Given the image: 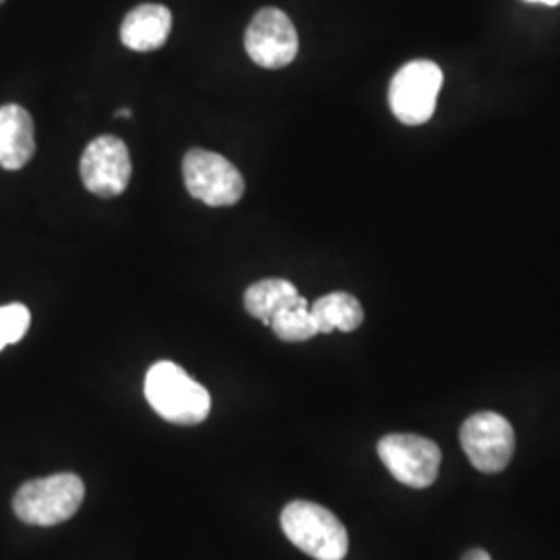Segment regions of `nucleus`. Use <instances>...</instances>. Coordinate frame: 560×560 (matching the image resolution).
Returning <instances> with one entry per match:
<instances>
[{
	"instance_id": "f257e3e1",
	"label": "nucleus",
	"mask_w": 560,
	"mask_h": 560,
	"mask_svg": "<svg viewBox=\"0 0 560 560\" xmlns=\"http://www.w3.org/2000/svg\"><path fill=\"white\" fill-rule=\"evenodd\" d=\"M145 399L171 423L198 425L210 416V393L173 361L154 363L143 382Z\"/></svg>"
},
{
	"instance_id": "f03ea898",
	"label": "nucleus",
	"mask_w": 560,
	"mask_h": 560,
	"mask_svg": "<svg viewBox=\"0 0 560 560\" xmlns=\"http://www.w3.org/2000/svg\"><path fill=\"white\" fill-rule=\"evenodd\" d=\"M284 536L316 560H342L349 552V536L335 513L320 504L295 501L280 515Z\"/></svg>"
},
{
	"instance_id": "7ed1b4c3",
	"label": "nucleus",
	"mask_w": 560,
	"mask_h": 560,
	"mask_svg": "<svg viewBox=\"0 0 560 560\" xmlns=\"http://www.w3.org/2000/svg\"><path fill=\"white\" fill-rule=\"evenodd\" d=\"M83 497L85 486L80 476L57 474L23 483L13 499V511L27 525L50 527L71 520L80 511Z\"/></svg>"
},
{
	"instance_id": "20e7f679",
	"label": "nucleus",
	"mask_w": 560,
	"mask_h": 560,
	"mask_svg": "<svg viewBox=\"0 0 560 560\" xmlns=\"http://www.w3.org/2000/svg\"><path fill=\"white\" fill-rule=\"evenodd\" d=\"M442 81V69L432 60H411L400 67L388 88L393 115L402 125L428 122L436 110Z\"/></svg>"
},
{
	"instance_id": "39448f33",
	"label": "nucleus",
	"mask_w": 560,
	"mask_h": 560,
	"mask_svg": "<svg viewBox=\"0 0 560 560\" xmlns=\"http://www.w3.org/2000/svg\"><path fill=\"white\" fill-rule=\"evenodd\" d=\"M183 179L191 198L212 208L235 206L245 194L240 168L217 152L194 148L185 154Z\"/></svg>"
},
{
	"instance_id": "423d86ee",
	"label": "nucleus",
	"mask_w": 560,
	"mask_h": 560,
	"mask_svg": "<svg viewBox=\"0 0 560 560\" xmlns=\"http://www.w3.org/2000/svg\"><path fill=\"white\" fill-rule=\"evenodd\" d=\"M460 446L481 474H499L515 453V430L511 421L494 411H480L460 425Z\"/></svg>"
},
{
	"instance_id": "0eeeda50",
	"label": "nucleus",
	"mask_w": 560,
	"mask_h": 560,
	"mask_svg": "<svg viewBox=\"0 0 560 560\" xmlns=\"http://www.w3.org/2000/svg\"><path fill=\"white\" fill-rule=\"evenodd\" d=\"M378 455L393 478L409 488L432 486L441 471L439 444L416 434L384 436L378 442Z\"/></svg>"
},
{
	"instance_id": "6e6552de",
	"label": "nucleus",
	"mask_w": 560,
	"mask_h": 560,
	"mask_svg": "<svg viewBox=\"0 0 560 560\" xmlns=\"http://www.w3.org/2000/svg\"><path fill=\"white\" fill-rule=\"evenodd\" d=\"M249 59L264 69H282L300 52V38L293 21L275 7L260 9L245 32Z\"/></svg>"
},
{
	"instance_id": "1a4fd4ad",
	"label": "nucleus",
	"mask_w": 560,
	"mask_h": 560,
	"mask_svg": "<svg viewBox=\"0 0 560 560\" xmlns=\"http://www.w3.org/2000/svg\"><path fill=\"white\" fill-rule=\"evenodd\" d=\"M131 159L125 141L115 136H101L83 150L80 175L88 191L98 198H117L131 179Z\"/></svg>"
},
{
	"instance_id": "9d476101",
	"label": "nucleus",
	"mask_w": 560,
	"mask_h": 560,
	"mask_svg": "<svg viewBox=\"0 0 560 560\" xmlns=\"http://www.w3.org/2000/svg\"><path fill=\"white\" fill-rule=\"evenodd\" d=\"M36 154V127L20 104L0 106V166L20 171Z\"/></svg>"
},
{
	"instance_id": "9b49d317",
	"label": "nucleus",
	"mask_w": 560,
	"mask_h": 560,
	"mask_svg": "<svg viewBox=\"0 0 560 560\" xmlns=\"http://www.w3.org/2000/svg\"><path fill=\"white\" fill-rule=\"evenodd\" d=\"M173 27V15L164 4H140L120 25V42L136 52H152L164 46Z\"/></svg>"
},
{
	"instance_id": "f8f14e48",
	"label": "nucleus",
	"mask_w": 560,
	"mask_h": 560,
	"mask_svg": "<svg viewBox=\"0 0 560 560\" xmlns=\"http://www.w3.org/2000/svg\"><path fill=\"white\" fill-rule=\"evenodd\" d=\"M300 298V291L293 282L284 279H266L254 282L245 291L243 305L249 316L270 326V320L279 314L280 310L295 303Z\"/></svg>"
},
{
	"instance_id": "ddd939ff",
	"label": "nucleus",
	"mask_w": 560,
	"mask_h": 560,
	"mask_svg": "<svg viewBox=\"0 0 560 560\" xmlns=\"http://www.w3.org/2000/svg\"><path fill=\"white\" fill-rule=\"evenodd\" d=\"M310 310H312V316L318 326V332H324V335H328L332 330L353 332L360 328L365 318L360 301L342 291L324 295Z\"/></svg>"
},
{
	"instance_id": "4468645a",
	"label": "nucleus",
	"mask_w": 560,
	"mask_h": 560,
	"mask_svg": "<svg viewBox=\"0 0 560 560\" xmlns=\"http://www.w3.org/2000/svg\"><path fill=\"white\" fill-rule=\"evenodd\" d=\"M270 328L280 340H287V342H303L320 335L316 320L312 316V310L303 298L280 310L279 314L270 320Z\"/></svg>"
},
{
	"instance_id": "2eb2a0df",
	"label": "nucleus",
	"mask_w": 560,
	"mask_h": 560,
	"mask_svg": "<svg viewBox=\"0 0 560 560\" xmlns=\"http://www.w3.org/2000/svg\"><path fill=\"white\" fill-rule=\"evenodd\" d=\"M32 324V314L23 303H9L0 307V351L7 345L20 342Z\"/></svg>"
},
{
	"instance_id": "dca6fc26",
	"label": "nucleus",
	"mask_w": 560,
	"mask_h": 560,
	"mask_svg": "<svg viewBox=\"0 0 560 560\" xmlns=\"http://www.w3.org/2000/svg\"><path fill=\"white\" fill-rule=\"evenodd\" d=\"M460 560H492V557H490L486 550H481V548H474V550H469Z\"/></svg>"
},
{
	"instance_id": "f3484780",
	"label": "nucleus",
	"mask_w": 560,
	"mask_h": 560,
	"mask_svg": "<svg viewBox=\"0 0 560 560\" xmlns=\"http://www.w3.org/2000/svg\"><path fill=\"white\" fill-rule=\"evenodd\" d=\"M527 2H538V4H548V7L560 4V0H527Z\"/></svg>"
},
{
	"instance_id": "a211bd4d",
	"label": "nucleus",
	"mask_w": 560,
	"mask_h": 560,
	"mask_svg": "<svg viewBox=\"0 0 560 560\" xmlns=\"http://www.w3.org/2000/svg\"><path fill=\"white\" fill-rule=\"evenodd\" d=\"M115 117H125V119H129V117H131V110H129V108H120V110L115 113Z\"/></svg>"
},
{
	"instance_id": "6ab92c4d",
	"label": "nucleus",
	"mask_w": 560,
	"mask_h": 560,
	"mask_svg": "<svg viewBox=\"0 0 560 560\" xmlns=\"http://www.w3.org/2000/svg\"><path fill=\"white\" fill-rule=\"evenodd\" d=\"M2 2H4V0H0V4H2Z\"/></svg>"
}]
</instances>
